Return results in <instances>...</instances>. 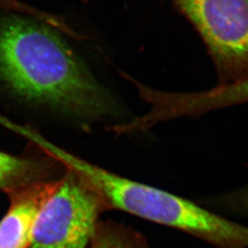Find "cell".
<instances>
[{"mask_svg": "<svg viewBox=\"0 0 248 248\" xmlns=\"http://www.w3.org/2000/svg\"><path fill=\"white\" fill-rule=\"evenodd\" d=\"M56 185L38 180L10 192V207L0 221V248H30L38 214Z\"/></svg>", "mask_w": 248, "mask_h": 248, "instance_id": "5b68a950", "label": "cell"}, {"mask_svg": "<svg viewBox=\"0 0 248 248\" xmlns=\"http://www.w3.org/2000/svg\"><path fill=\"white\" fill-rule=\"evenodd\" d=\"M201 36L217 86L248 78V0H172Z\"/></svg>", "mask_w": 248, "mask_h": 248, "instance_id": "3957f363", "label": "cell"}, {"mask_svg": "<svg viewBox=\"0 0 248 248\" xmlns=\"http://www.w3.org/2000/svg\"><path fill=\"white\" fill-rule=\"evenodd\" d=\"M0 87L20 101L85 120L115 104L56 29L34 18H0Z\"/></svg>", "mask_w": 248, "mask_h": 248, "instance_id": "6da1fadb", "label": "cell"}, {"mask_svg": "<svg viewBox=\"0 0 248 248\" xmlns=\"http://www.w3.org/2000/svg\"><path fill=\"white\" fill-rule=\"evenodd\" d=\"M0 9L36 18L50 26H55L58 22V17L56 15L37 9L19 0H0Z\"/></svg>", "mask_w": 248, "mask_h": 248, "instance_id": "9c48e42d", "label": "cell"}, {"mask_svg": "<svg viewBox=\"0 0 248 248\" xmlns=\"http://www.w3.org/2000/svg\"><path fill=\"white\" fill-rule=\"evenodd\" d=\"M242 92H243V94H244L246 98L248 99V78L245 80V82L242 85Z\"/></svg>", "mask_w": 248, "mask_h": 248, "instance_id": "30bf717a", "label": "cell"}, {"mask_svg": "<svg viewBox=\"0 0 248 248\" xmlns=\"http://www.w3.org/2000/svg\"><path fill=\"white\" fill-rule=\"evenodd\" d=\"M212 204L227 213L248 218V184L230 193L213 199Z\"/></svg>", "mask_w": 248, "mask_h": 248, "instance_id": "ba28073f", "label": "cell"}, {"mask_svg": "<svg viewBox=\"0 0 248 248\" xmlns=\"http://www.w3.org/2000/svg\"><path fill=\"white\" fill-rule=\"evenodd\" d=\"M107 206L75 172L57 181L36 219L29 248H86Z\"/></svg>", "mask_w": 248, "mask_h": 248, "instance_id": "277c9868", "label": "cell"}, {"mask_svg": "<svg viewBox=\"0 0 248 248\" xmlns=\"http://www.w3.org/2000/svg\"><path fill=\"white\" fill-rule=\"evenodd\" d=\"M90 244V248H150L142 233L113 222H98Z\"/></svg>", "mask_w": 248, "mask_h": 248, "instance_id": "8992f818", "label": "cell"}, {"mask_svg": "<svg viewBox=\"0 0 248 248\" xmlns=\"http://www.w3.org/2000/svg\"><path fill=\"white\" fill-rule=\"evenodd\" d=\"M42 166L33 160L0 152V188L12 192L20 186L38 181Z\"/></svg>", "mask_w": 248, "mask_h": 248, "instance_id": "52a82bcc", "label": "cell"}, {"mask_svg": "<svg viewBox=\"0 0 248 248\" xmlns=\"http://www.w3.org/2000/svg\"><path fill=\"white\" fill-rule=\"evenodd\" d=\"M62 162L114 208L184 232L218 248H248V226L186 199L133 181L65 154Z\"/></svg>", "mask_w": 248, "mask_h": 248, "instance_id": "7a4b0ae2", "label": "cell"}]
</instances>
